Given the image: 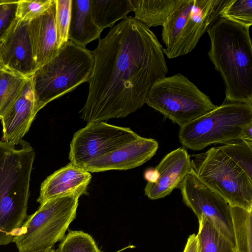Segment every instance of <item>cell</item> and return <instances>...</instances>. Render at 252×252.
Masks as SVG:
<instances>
[{
	"mask_svg": "<svg viewBox=\"0 0 252 252\" xmlns=\"http://www.w3.org/2000/svg\"><path fill=\"white\" fill-rule=\"evenodd\" d=\"M94 64L91 51L68 40L51 60L31 77L38 110L89 82Z\"/></svg>",
	"mask_w": 252,
	"mask_h": 252,
	"instance_id": "obj_4",
	"label": "cell"
},
{
	"mask_svg": "<svg viewBox=\"0 0 252 252\" xmlns=\"http://www.w3.org/2000/svg\"><path fill=\"white\" fill-rule=\"evenodd\" d=\"M56 5L55 26L59 49L68 40L72 0H54Z\"/></svg>",
	"mask_w": 252,
	"mask_h": 252,
	"instance_id": "obj_27",
	"label": "cell"
},
{
	"mask_svg": "<svg viewBox=\"0 0 252 252\" xmlns=\"http://www.w3.org/2000/svg\"><path fill=\"white\" fill-rule=\"evenodd\" d=\"M241 139L252 142V123L244 127L242 132Z\"/></svg>",
	"mask_w": 252,
	"mask_h": 252,
	"instance_id": "obj_32",
	"label": "cell"
},
{
	"mask_svg": "<svg viewBox=\"0 0 252 252\" xmlns=\"http://www.w3.org/2000/svg\"><path fill=\"white\" fill-rule=\"evenodd\" d=\"M134 18L150 28L163 26L181 0H130Z\"/></svg>",
	"mask_w": 252,
	"mask_h": 252,
	"instance_id": "obj_19",
	"label": "cell"
},
{
	"mask_svg": "<svg viewBox=\"0 0 252 252\" xmlns=\"http://www.w3.org/2000/svg\"><path fill=\"white\" fill-rule=\"evenodd\" d=\"M158 144L155 139L139 136L136 139L97 158L84 165L91 172L126 170L141 166L156 153Z\"/></svg>",
	"mask_w": 252,
	"mask_h": 252,
	"instance_id": "obj_12",
	"label": "cell"
},
{
	"mask_svg": "<svg viewBox=\"0 0 252 252\" xmlns=\"http://www.w3.org/2000/svg\"><path fill=\"white\" fill-rule=\"evenodd\" d=\"M18 0H0V41H3L17 20Z\"/></svg>",
	"mask_w": 252,
	"mask_h": 252,
	"instance_id": "obj_29",
	"label": "cell"
},
{
	"mask_svg": "<svg viewBox=\"0 0 252 252\" xmlns=\"http://www.w3.org/2000/svg\"><path fill=\"white\" fill-rule=\"evenodd\" d=\"M198 179L231 206L252 211V179L218 147L192 155Z\"/></svg>",
	"mask_w": 252,
	"mask_h": 252,
	"instance_id": "obj_9",
	"label": "cell"
},
{
	"mask_svg": "<svg viewBox=\"0 0 252 252\" xmlns=\"http://www.w3.org/2000/svg\"><path fill=\"white\" fill-rule=\"evenodd\" d=\"M220 17L250 28L252 24V0H231Z\"/></svg>",
	"mask_w": 252,
	"mask_h": 252,
	"instance_id": "obj_26",
	"label": "cell"
},
{
	"mask_svg": "<svg viewBox=\"0 0 252 252\" xmlns=\"http://www.w3.org/2000/svg\"><path fill=\"white\" fill-rule=\"evenodd\" d=\"M183 252H200L197 234H192L188 237Z\"/></svg>",
	"mask_w": 252,
	"mask_h": 252,
	"instance_id": "obj_30",
	"label": "cell"
},
{
	"mask_svg": "<svg viewBox=\"0 0 252 252\" xmlns=\"http://www.w3.org/2000/svg\"><path fill=\"white\" fill-rule=\"evenodd\" d=\"M159 173L156 168H149L147 169L144 173V179L148 183H155L159 178Z\"/></svg>",
	"mask_w": 252,
	"mask_h": 252,
	"instance_id": "obj_31",
	"label": "cell"
},
{
	"mask_svg": "<svg viewBox=\"0 0 252 252\" xmlns=\"http://www.w3.org/2000/svg\"><path fill=\"white\" fill-rule=\"evenodd\" d=\"M55 252H102L93 237L81 230H70Z\"/></svg>",
	"mask_w": 252,
	"mask_h": 252,
	"instance_id": "obj_25",
	"label": "cell"
},
{
	"mask_svg": "<svg viewBox=\"0 0 252 252\" xmlns=\"http://www.w3.org/2000/svg\"><path fill=\"white\" fill-rule=\"evenodd\" d=\"M250 28L219 17L207 30L208 57L221 76L224 101L252 103V46Z\"/></svg>",
	"mask_w": 252,
	"mask_h": 252,
	"instance_id": "obj_2",
	"label": "cell"
},
{
	"mask_svg": "<svg viewBox=\"0 0 252 252\" xmlns=\"http://www.w3.org/2000/svg\"><path fill=\"white\" fill-rule=\"evenodd\" d=\"M38 111L30 77L18 97L0 119L2 141L17 145L29 131Z\"/></svg>",
	"mask_w": 252,
	"mask_h": 252,
	"instance_id": "obj_14",
	"label": "cell"
},
{
	"mask_svg": "<svg viewBox=\"0 0 252 252\" xmlns=\"http://www.w3.org/2000/svg\"><path fill=\"white\" fill-rule=\"evenodd\" d=\"M231 0H181L162 26L161 37L168 59L191 52Z\"/></svg>",
	"mask_w": 252,
	"mask_h": 252,
	"instance_id": "obj_5",
	"label": "cell"
},
{
	"mask_svg": "<svg viewBox=\"0 0 252 252\" xmlns=\"http://www.w3.org/2000/svg\"><path fill=\"white\" fill-rule=\"evenodd\" d=\"M236 252H252V211L231 206Z\"/></svg>",
	"mask_w": 252,
	"mask_h": 252,
	"instance_id": "obj_23",
	"label": "cell"
},
{
	"mask_svg": "<svg viewBox=\"0 0 252 252\" xmlns=\"http://www.w3.org/2000/svg\"><path fill=\"white\" fill-rule=\"evenodd\" d=\"M162 45L144 24L127 17L99 39L81 118L88 123L124 118L146 102L168 69Z\"/></svg>",
	"mask_w": 252,
	"mask_h": 252,
	"instance_id": "obj_1",
	"label": "cell"
},
{
	"mask_svg": "<svg viewBox=\"0 0 252 252\" xmlns=\"http://www.w3.org/2000/svg\"><path fill=\"white\" fill-rule=\"evenodd\" d=\"M29 22L16 20L2 42L1 60L4 66L26 78L37 69L33 53Z\"/></svg>",
	"mask_w": 252,
	"mask_h": 252,
	"instance_id": "obj_13",
	"label": "cell"
},
{
	"mask_svg": "<svg viewBox=\"0 0 252 252\" xmlns=\"http://www.w3.org/2000/svg\"><path fill=\"white\" fill-rule=\"evenodd\" d=\"M198 219L200 252H236V246L212 221L204 216Z\"/></svg>",
	"mask_w": 252,
	"mask_h": 252,
	"instance_id": "obj_21",
	"label": "cell"
},
{
	"mask_svg": "<svg viewBox=\"0 0 252 252\" xmlns=\"http://www.w3.org/2000/svg\"><path fill=\"white\" fill-rule=\"evenodd\" d=\"M145 103L180 127L218 107L181 73L165 76L156 82L148 94Z\"/></svg>",
	"mask_w": 252,
	"mask_h": 252,
	"instance_id": "obj_8",
	"label": "cell"
},
{
	"mask_svg": "<svg viewBox=\"0 0 252 252\" xmlns=\"http://www.w3.org/2000/svg\"><path fill=\"white\" fill-rule=\"evenodd\" d=\"M179 188L184 202L198 219H208L235 245L231 206L198 179L191 166Z\"/></svg>",
	"mask_w": 252,
	"mask_h": 252,
	"instance_id": "obj_11",
	"label": "cell"
},
{
	"mask_svg": "<svg viewBox=\"0 0 252 252\" xmlns=\"http://www.w3.org/2000/svg\"><path fill=\"white\" fill-rule=\"evenodd\" d=\"M79 197L65 196L49 200L27 217L14 237L18 252H35L53 248L62 241L75 219Z\"/></svg>",
	"mask_w": 252,
	"mask_h": 252,
	"instance_id": "obj_7",
	"label": "cell"
},
{
	"mask_svg": "<svg viewBox=\"0 0 252 252\" xmlns=\"http://www.w3.org/2000/svg\"></svg>",
	"mask_w": 252,
	"mask_h": 252,
	"instance_id": "obj_35",
	"label": "cell"
},
{
	"mask_svg": "<svg viewBox=\"0 0 252 252\" xmlns=\"http://www.w3.org/2000/svg\"><path fill=\"white\" fill-rule=\"evenodd\" d=\"M90 5L93 21L102 31L133 11L130 0H90Z\"/></svg>",
	"mask_w": 252,
	"mask_h": 252,
	"instance_id": "obj_20",
	"label": "cell"
},
{
	"mask_svg": "<svg viewBox=\"0 0 252 252\" xmlns=\"http://www.w3.org/2000/svg\"><path fill=\"white\" fill-rule=\"evenodd\" d=\"M139 136L128 127L104 122L88 123L74 134L70 144L68 158L70 163L83 168L91 161Z\"/></svg>",
	"mask_w": 252,
	"mask_h": 252,
	"instance_id": "obj_10",
	"label": "cell"
},
{
	"mask_svg": "<svg viewBox=\"0 0 252 252\" xmlns=\"http://www.w3.org/2000/svg\"><path fill=\"white\" fill-rule=\"evenodd\" d=\"M54 0L49 8L29 23L33 56L37 68L51 60L58 53L55 26Z\"/></svg>",
	"mask_w": 252,
	"mask_h": 252,
	"instance_id": "obj_17",
	"label": "cell"
},
{
	"mask_svg": "<svg viewBox=\"0 0 252 252\" xmlns=\"http://www.w3.org/2000/svg\"><path fill=\"white\" fill-rule=\"evenodd\" d=\"M102 32L93 21L90 0H72L68 40L86 47L90 42L99 39Z\"/></svg>",
	"mask_w": 252,
	"mask_h": 252,
	"instance_id": "obj_18",
	"label": "cell"
},
{
	"mask_svg": "<svg viewBox=\"0 0 252 252\" xmlns=\"http://www.w3.org/2000/svg\"><path fill=\"white\" fill-rule=\"evenodd\" d=\"M252 123V103L224 101L215 109L181 127L183 146L199 151L215 144L241 139L243 128Z\"/></svg>",
	"mask_w": 252,
	"mask_h": 252,
	"instance_id": "obj_6",
	"label": "cell"
},
{
	"mask_svg": "<svg viewBox=\"0 0 252 252\" xmlns=\"http://www.w3.org/2000/svg\"><path fill=\"white\" fill-rule=\"evenodd\" d=\"M2 42H3V41H0V69L5 67L4 66V65H3L1 60V51Z\"/></svg>",
	"mask_w": 252,
	"mask_h": 252,
	"instance_id": "obj_33",
	"label": "cell"
},
{
	"mask_svg": "<svg viewBox=\"0 0 252 252\" xmlns=\"http://www.w3.org/2000/svg\"><path fill=\"white\" fill-rule=\"evenodd\" d=\"M35 153L29 143L0 140V246L13 242L27 219Z\"/></svg>",
	"mask_w": 252,
	"mask_h": 252,
	"instance_id": "obj_3",
	"label": "cell"
},
{
	"mask_svg": "<svg viewBox=\"0 0 252 252\" xmlns=\"http://www.w3.org/2000/svg\"><path fill=\"white\" fill-rule=\"evenodd\" d=\"M191 159L185 149L179 148L167 154L156 167L159 178L155 183H148L145 194L152 200L163 198L179 188L191 168Z\"/></svg>",
	"mask_w": 252,
	"mask_h": 252,
	"instance_id": "obj_16",
	"label": "cell"
},
{
	"mask_svg": "<svg viewBox=\"0 0 252 252\" xmlns=\"http://www.w3.org/2000/svg\"><path fill=\"white\" fill-rule=\"evenodd\" d=\"M35 252H55V250L53 247L44 250L39 251Z\"/></svg>",
	"mask_w": 252,
	"mask_h": 252,
	"instance_id": "obj_34",
	"label": "cell"
},
{
	"mask_svg": "<svg viewBox=\"0 0 252 252\" xmlns=\"http://www.w3.org/2000/svg\"><path fill=\"white\" fill-rule=\"evenodd\" d=\"M28 78L6 67L0 69V119L18 97Z\"/></svg>",
	"mask_w": 252,
	"mask_h": 252,
	"instance_id": "obj_22",
	"label": "cell"
},
{
	"mask_svg": "<svg viewBox=\"0 0 252 252\" xmlns=\"http://www.w3.org/2000/svg\"><path fill=\"white\" fill-rule=\"evenodd\" d=\"M92 178L90 173L71 163L55 171L42 183L37 202L40 205L58 197L85 194Z\"/></svg>",
	"mask_w": 252,
	"mask_h": 252,
	"instance_id": "obj_15",
	"label": "cell"
},
{
	"mask_svg": "<svg viewBox=\"0 0 252 252\" xmlns=\"http://www.w3.org/2000/svg\"><path fill=\"white\" fill-rule=\"evenodd\" d=\"M218 148L252 179V142L238 139Z\"/></svg>",
	"mask_w": 252,
	"mask_h": 252,
	"instance_id": "obj_24",
	"label": "cell"
},
{
	"mask_svg": "<svg viewBox=\"0 0 252 252\" xmlns=\"http://www.w3.org/2000/svg\"><path fill=\"white\" fill-rule=\"evenodd\" d=\"M53 0H18L16 10L17 20L30 22L44 13Z\"/></svg>",
	"mask_w": 252,
	"mask_h": 252,
	"instance_id": "obj_28",
	"label": "cell"
}]
</instances>
